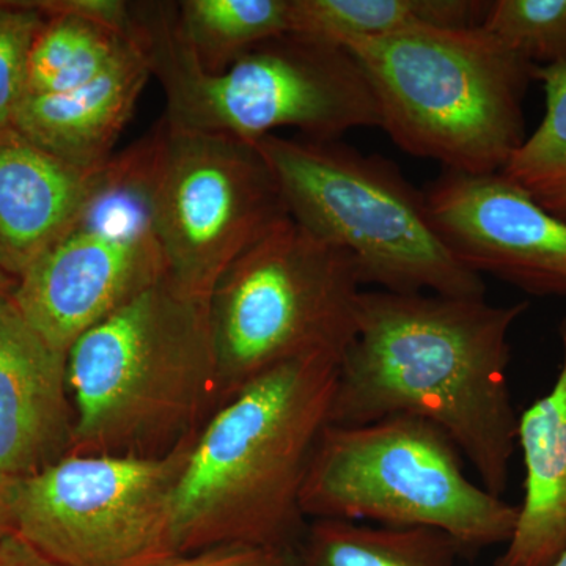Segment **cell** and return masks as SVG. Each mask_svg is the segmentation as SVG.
Instances as JSON below:
<instances>
[{
  "label": "cell",
  "mask_w": 566,
  "mask_h": 566,
  "mask_svg": "<svg viewBox=\"0 0 566 566\" xmlns=\"http://www.w3.org/2000/svg\"><path fill=\"white\" fill-rule=\"evenodd\" d=\"M363 285L352 253L290 216L275 223L208 301L219 406L279 365L318 353L342 357L356 333Z\"/></svg>",
  "instance_id": "8"
},
{
  "label": "cell",
  "mask_w": 566,
  "mask_h": 566,
  "mask_svg": "<svg viewBox=\"0 0 566 566\" xmlns=\"http://www.w3.org/2000/svg\"><path fill=\"white\" fill-rule=\"evenodd\" d=\"M155 137L111 158L73 226L18 279L11 293L51 346H71L106 316L166 281L153 218Z\"/></svg>",
  "instance_id": "9"
},
{
  "label": "cell",
  "mask_w": 566,
  "mask_h": 566,
  "mask_svg": "<svg viewBox=\"0 0 566 566\" xmlns=\"http://www.w3.org/2000/svg\"><path fill=\"white\" fill-rule=\"evenodd\" d=\"M556 385L517 419L526 465L524 501L495 566H551L566 549V316L558 327Z\"/></svg>",
  "instance_id": "16"
},
{
  "label": "cell",
  "mask_w": 566,
  "mask_h": 566,
  "mask_svg": "<svg viewBox=\"0 0 566 566\" xmlns=\"http://www.w3.org/2000/svg\"><path fill=\"white\" fill-rule=\"evenodd\" d=\"M46 20L36 2H0V132L13 128L25 96L29 54Z\"/></svg>",
  "instance_id": "23"
},
{
  "label": "cell",
  "mask_w": 566,
  "mask_h": 566,
  "mask_svg": "<svg viewBox=\"0 0 566 566\" xmlns=\"http://www.w3.org/2000/svg\"><path fill=\"white\" fill-rule=\"evenodd\" d=\"M136 17L140 46L166 93L164 118L178 128L253 145L282 128L327 142L381 125L370 81L345 48L285 33L207 73L181 46L174 3H136Z\"/></svg>",
  "instance_id": "5"
},
{
  "label": "cell",
  "mask_w": 566,
  "mask_h": 566,
  "mask_svg": "<svg viewBox=\"0 0 566 566\" xmlns=\"http://www.w3.org/2000/svg\"><path fill=\"white\" fill-rule=\"evenodd\" d=\"M431 222L469 270L566 297V221L502 174L442 170L423 191Z\"/></svg>",
  "instance_id": "12"
},
{
  "label": "cell",
  "mask_w": 566,
  "mask_h": 566,
  "mask_svg": "<svg viewBox=\"0 0 566 566\" xmlns=\"http://www.w3.org/2000/svg\"><path fill=\"white\" fill-rule=\"evenodd\" d=\"M483 28L534 69L566 65V0H491Z\"/></svg>",
  "instance_id": "22"
},
{
  "label": "cell",
  "mask_w": 566,
  "mask_h": 566,
  "mask_svg": "<svg viewBox=\"0 0 566 566\" xmlns=\"http://www.w3.org/2000/svg\"><path fill=\"white\" fill-rule=\"evenodd\" d=\"M253 145L270 164L290 218L352 253L364 285L485 297L482 275L450 251L431 222L423 191L389 159L340 140L273 134Z\"/></svg>",
  "instance_id": "6"
},
{
  "label": "cell",
  "mask_w": 566,
  "mask_h": 566,
  "mask_svg": "<svg viewBox=\"0 0 566 566\" xmlns=\"http://www.w3.org/2000/svg\"><path fill=\"white\" fill-rule=\"evenodd\" d=\"M70 453L161 458L219 406L210 307L163 281L82 334L69 352Z\"/></svg>",
  "instance_id": "3"
},
{
  "label": "cell",
  "mask_w": 566,
  "mask_h": 566,
  "mask_svg": "<svg viewBox=\"0 0 566 566\" xmlns=\"http://www.w3.org/2000/svg\"><path fill=\"white\" fill-rule=\"evenodd\" d=\"M0 566H59L29 545L17 532L0 538Z\"/></svg>",
  "instance_id": "26"
},
{
  "label": "cell",
  "mask_w": 566,
  "mask_h": 566,
  "mask_svg": "<svg viewBox=\"0 0 566 566\" xmlns=\"http://www.w3.org/2000/svg\"><path fill=\"white\" fill-rule=\"evenodd\" d=\"M196 438L161 458L70 453L14 480L13 532L59 566L166 565L180 556L175 494Z\"/></svg>",
  "instance_id": "10"
},
{
  "label": "cell",
  "mask_w": 566,
  "mask_h": 566,
  "mask_svg": "<svg viewBox=\"0 0 566 566\" xmlns=\"http://www.w3.org/2000/svg\"><path fill=\"white\" fill-rule=\"evenodd\" d=\"M10 296L0 297V475L18 480L70 455L76 412L69 354L48 344Z\"/></svg>",
  "instance_id": "13"
},
{
  "label": "cell",
  "mask_w": 566,
  "mask_h": 566,
  "mask_svg": "<svg viewBox=\"0 0 566 566\" xmlns=\"http://www.w3.org/2000/svg\"><path fill=\"white\" fill-rule=\"evenodd\" d=\"M342 48L363 66L400 150L465 175L501 174L526 140L534 66L485 28L417 25Z\"/></svg>",
  "instance_id": "4"
},
{
  "label": "cell",
  "mask_w": 566,
  "mask_h": 566,
  "mask_svg": "<svg viewBox=\"0 0 566 566\" xmlns=\"http://www.w3.org/2000/svg\"><path fill=\"white\" fill-rule=\"evenodd\" d=\"M13 483V479L0 475V538L13 532V506H11Z\"/></svg>",
  "instance_id": "27"
},
{
  "label": "cell",
  "mask_w": 566,
  "mask_h": 566,
  "mask_svg": "<svg viewBox=\"0 0 566 566\" xmlns=\"http://www.w3.org/2000/svg\"><path fill=\"white\" fill-rule=\"evenodd\" d=\"M151 133L153 218L166 281L208 303L234 260L289 212L256 145L178 128L166 118Z\"/></svg>",
  "instance_id": "11"
},
{
  "label": "cell",
  "mask_w": 566,
  "mask_h": 566,
  "mask_svg": "<svg viewBox=\"0 0 566 566\" xmlns=\"http://www.w3.org/2000/svg\"><path fill=\"white\" fill-rule=\"evenodd\" d=\"M340 359L318 353L279 365L212 412L175 494L178 553L296 551L307 524L301 493L329 424Z\"/></svg>",
  "instance_id": "2"
},
{
  "label": "cell",
  "mask_w": 566,
  "mask_h": 566,
  "mask_svg": "<svg viewBox=\"0 0 566 566\" xmlns=\"http://www.w3.org/2000/svg\"><path fill=\"white\" fill-rule=\"evenodd\" d=\"M551 566H566V549L564 551V554H562V556L558 557Z\"/></svg>",
  "instance_id": "29"
},
{
  "label": "cell",
  "mask_w": 566,
  "mask_h": 566,
  "mask_svg": "<svg viewBox=\"0 0 566 566\" xmlns=\"http://www.w3.org/2000/svg\"><path fill=\"white\" fill-rule=\"evenodd\" d=\"M175 31L191 61L219 73L264 41L292 32V0H182Z\"/></svg>",
  "instance_id": "19"
},
{
  "label": "cell",
  "mask_w": 566,
  "mask_h": 566,
  "mask_svg": "<svg viewBox=\"0 0 566 566\" xmlns=\"http://www.w3.org/2000/svg\"><path fill=\"white\" fill-rule=\"evenodd\" d=\"M107 163L80 169L14 128L0 132V268L11 279L18 282L73 226Z\"/></svg>",
  "instance_id": "14"
},
{
  "label": "cell",
  "mask_w": 566,
  "mask_h": 566,
  "mask_svg": "<svg viewBox=\"0 0 566 566\" xmlns=\"http://www.w3.org/2000/svg\"><path fill=\"white\" fill-rule=\"evenodd\" d=\"M36 6L46 14H71L109 28L136 41L134 3L123 0H44Z\"/></svg>",
  "instance_id": "25"
},
{
  "label": "cell",
  "mask_w": 566,
  "mask_h": 566,
  "mask_svg": "<svg viewBox=\"0 0 566 566\" xmlns=\"http://www.w3.org/2000/svg\"><path fill=\"white\" fill-rule=\"evenodd\" d=\"M163 566H297V557L296 551L232 545L180 554Z\"/></svg>",
  "instance_id": "24"
},
{
  "label": "cell",
  "mask_w": 566,
  "mask_h": 566,
  "mask_svg": "<svg viewBox=\"0 0 566 566\" xmlns=\"http://www.w3.org/2000/svg\"><path fill=\"white\" fill-rule=\"evenodd\" d=\"M14 285H17V281L11 279L6 271L0 268V297L10 296L13 293Z\"/></svg>",
  "instance_id": "28"
},
{
  "label": "cell",
  "mask_w": 566,
  "mask_h": 566,
  "mask_svg": "<svg viewBox=\"0 0 566 566\" xmlns=\"http://www.w3.org/2000/svg\"><path fill=\"white\" fill-rule=\"evenodd\" d=\"M528 303L433 293H360L338 364L329 423L409 416L457 446L490 493H505L517 442L510 333Z\"/></svg>",
  "instance_id": "1"
},
{
  "label": "cell",
  "mask_w": 566,
  "mask_h": 566,
  "mask_svg": "<svg viewBox=\"0 0 566 566\" xmlns=\"http://www.w3.org/2000/svg\"><path fill=\"white\" fill-rule=\"evenodd\" d=\"M490 7L488 0H292L290 33L342 46L417 25L482 28Z\"/></svg>",
  "instance_id": "17"
},
{
  "label": "cell",
  "mask_w": 566,
  "mask_h": 566,
  "mask_svg": "<svg viewBox=\"0 0 566 566\" xmlns=\"http://www.w3.org/2000/svg\"><path fill=\"white\" fill-rule=\"evenodd\" d=\"M151 76L150 59L136 41L102 76L80 88L25 95L13 128L71 166L99 169L114 156Z\"/></svg>",
  "instance_id": "15"
},
{
  "label": "cell",
  "mask_w": 566,
  "mask_h": 566,
  "mask_svg": "<svg viewBox=\"0 0 566 566\" xmlns=\"http://www.w3.org/2000/svg\"><path fill=\"white\" fill-rule=\"evenodd\" d=\"M136 43L96 22L48 14L33 41L25 95H54L102 76Z\"/></svg>",
  "instance_id": "20"
},
{
  "label": "cell",
  "mask_w": 566,
  "mask_h": 566,
  "mask_svg": "<svg viewBox=\"0 0 566 566\" xmlns=\"http://www.w3.org/2000/svg\"><path fill=\"white\" fill-rule=\"evenodd\" d=\"M545 117L509 159L502 175L535 203L566 221V65L535 69Z\"/></svg>",
  "instance_id": "21"
},
{
  "label": "cell",
  "mask_w": 566,
  "mask_h": 566,
  "mask_svg": "<svg viewBox=\"0 0 566 566\" xmlns=\"http://www.w3.org/2000/svg\"><path fill=\"white\" fill-rule=\"evenodd\" d=\"M305 520L434 528L465 553L506 545L517 520L509 504L469 479L444 431L417 417L327 424L301 493Z\"/></svg>",
  "instance_id": "7"
},
{
  "label": "cell",
  "mask_w": 566,
  "mask_h": 566,
  "mask_svg": "<svg viewBox=\"0 0 566 566\" xmlns=\"http://www.w3.org/2000/svg\"><path fill=\"white\" fill-rule=\"evenodd\" d=\"M463 554L434 528L311 520L296 546L297 566H455Z\"/></svg>",
  "instance_id": "18"
}]
</instances>
